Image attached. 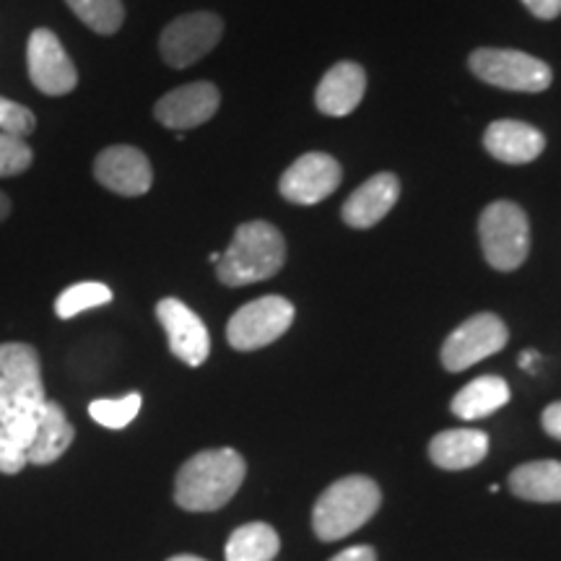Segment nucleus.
Instances as JSON below:
<instances>
[{
    "instance_id": "obj_1",
    "label": "nucleus",
    "mask_w": 561,
    "mask_h": 561,
    "mask_svg": "<svg viewBox=\"0 0 561 561\" xmlns=\"http://www.w3.org/2000/svg\"><path fill=\"white\" fill-rule=\"evenodd\" d=\"M45 401L37 351L30 343H0V473L13 476L26 466Z\"/></svg>"
},
{
    "instance_id": "obj_2",
    "label": "nucleus",
    "mask_w": 561,
    "mask_h": 561,
    "mask_svg": "<svg viewBox=\"0 0 561 561\" xmlns=\"http://www.w3.org/2000/svg\"><path fill=\"white\" fill-rule=\"evenodd\" d=\"M248 473L237 450H206L193 455L174 481V502L187 512H214L237 494Z\"/></svg>"
},
{
    "instance_id": "obj_3",
    "label": "nucleus",
    "mask_w": 561,
    "mask_h": 561,
    "mask_svg": "<svg viewBox=\"0 0 561 561\" xmlns=\"http://www.w3.org/2000/svg\"><path fill=\"white\" fill-rule=\"evenodd\" d=\"M286 242L276 227L265 221H248L234 231V240L221 252L216 276L224 286H248L265 280L284 268Z\"/></svg>"
},
{
    "instance_id": "obj_4",
    "label": "nucleus",
    "mask_w": 561,
    "mask_h": 561,
    "mask_svg": "<svg viewBox=\"0 0 561 561\" xmlns=\"http://www.w3.org/2000/svg\"><path fill=\"white\" fill-rule=\"evenodd\" d=\"M380 486L367 476H346L322 491L312 510V528L320 541H341L359 530L380 510Z\"/></svg>"
},
{
    "instance_id": "obj_5",
    "label": "nucleus",
    "mask_w": 561,
    "mask_h": 561,
    "mask_svg": "<svg viewBox=\"0 0 561 561\" xmlns=\"http://www.w3.org/2000/svg\"><path fill=\"white\" fill-rule=\"evenodd\" d=\"M483 257L494 271H517L530 252V224L525 210L512 201H496L479 219Z\"/></svg>"
},
{
    "instance_id": "obj_6",
    "label": "nucleus",
    "mask_w": 561,
    "mask_h": 561,
    "mask_svg": "<svg viewBox=\"0 0 561 561\" xmlns=\"http://www.w3.org/2000/svg\"><path fill=\"white\" fill-rule=\"evenodd\" d=\"M468 66L483 83L496 89L525 91V94H538L551 87V68L543 60L533 58L520 50H496V47H483L476 50Z\"/></svg>"
},
{
    "instance_id": "obj_7",
    "label": "nucleus",
    "mask_w": 561,
    "mask_h": 561,
    "mask_svg": "<svg viewBox=\"0 0 561 561\" xmlns=\"http://www.w3.org/2000/svg\"><path fill=\"white\" fill-rule=\"evenodd\" d=\"M294 305L284 297H261L231 314L227 341L237 351H255L278 341L291 328Z\"/></svg>"
},
{
    "instance_id": "obj_8",
    "label": "nucleus",
    "mask_w": 561,
    "mask_h": 561,
    "mask_svg": "<svg viewBox=\"0 0 561 561\" xmlns=\"http://www.w3.org/2000/svg\"><path fill=\"white\" fill-rule=\"evenodd\" d=\"M510 333L507 325L491 312L473 314L471 320L462 322L460 328H455L450 339L442 346V364L447 371H462L471 369L473 364L486 359V356L496 354L507 346Z\"/></svg>"
},
{
    "instance_id": "obj_9",
    "label": "nucleus",
    "mask_w": 561,
    "mask_h": 561,
    "mask_svg": "<svg viewBox=\"0 0 561 561\" xmlns=\"http://www.w3.org/2000/svg\"><path fill=\"white\" fill-rule=\"evenodd\" d=\"M224 34V24L216 13L198 11L187 16L174 19L164 32H161L159 50L167 66L187 68L198 62L219 45Z\"/></svg>"
},
{
    "instance_id": "obj_10",
    "label": "nucleus",
    "mask_w": 561,
    "mask_h": 561,
    "mask_svg": "<svg viewBox=\"0 0 561 561\" xmlns=\"http://www.w3.org/2000/svg\"><path fill=\"white\" fill-rule=\"evenodd\" d=\"M26 66H30V79L42 94L62 96L76 89L79 73L70 62L68 53L62 50L60 39L50 30H34L26 47Z\"/></svg>"
},
{
    "instance_id": "obj_11",
    "label": "nucleus",
    "mask_w": 561,
    "mask_h": 561,
    "mask_svg": "<svg viewBox=\"0 0 561 561\" xmlns=\"http://www.w3.org/2000/svg\"><path fill=\"white\" fill-rule=\"evenodd\" d=\"M341 185V164L328 153H305L280 178L278 191L297 206H314Z\"/></svg>"
},
{
    "instance_id": "obj_12",
    "label": "nucleus",
    "mask_w": 561,
    "mask_h": 561,
    "mask_svg": "<svg viewBox=\"0 0 561 561\" xmlns=\"http://www.w3.org/2000/svg\"><path fill=\"white\" fill-rule=\"evenodd\" d=\"M94 178L107 191L136 198L151 191V161L136 146H110L94 161Z\"/></svg>"
},
{
    "instance_id": "obj_13",
    "label": "nucleus",
    "mask_w": 561,
    "mask_h": 561,
    "mask_svg": "<svg viewBox=\"0 0 561 561\" xmlns=\"http://www.w3.org/2000/svg\"><path fill=\"white\" fill-rule=\"evenodd\" d=\"M157 318L170 339L172 354L187 367H201L210 354V339L203 320L195 314L185 301L161 299L157 305Z\"/></svg>"
},
{
    "instance_id": "obj_14",
    "label": "nucleus",
    "mask_w": 561,
    "mask_h": 561,
    "mask_svg": "<svg viewBox=\"0 0 561 561\" xmlns=\"http://www.w3.org/2000/svg\"><path fill=\"white\" fill-rule=\"evenodd\" d=\"M219 102V89L208 81H198L161 96L153 107V115L170 130H193L216 115Z\"/></svg>"
},
{
    "instance_id": "obj_15",
    "label": "nucleus",
    "mask_w": 561,
    "mask_h": 561,
    "mask_svg": "<svg viewBox=\"0 0 561 561\" xmlns=\"http://www.w3.org/2000/svg\"><path fill=\"white\" fill-rule=\"evenodd\" d=\"M401 198V182L392 172H380L356 187L343 203V221L354 229H369L380 224Z\"/></svg>"
},
{
    "instance_id": "obj_16",
    "label": "nucleus",
    "mask_w": 561,
    "mask_h": 561,
    "mask_svg": "<svg viewBox=\"0 0 561 561\" xmlns=\"http://www.w3.org/2000/svg\"><path fill=\"white\" fill-rule=\"evenodd\" d=\"M483 146L504 164H528L546 149V136L530 123L496 121L483 133Z\"/></svg>"
},
{
    "instance_id": "obj_17",
    "label": "nucleus",
    "mask_w": 561,
    "mask_h": 561,
    "mask_svg": "<svg viewBox=\"0 0 561 561\" xmlns=\"http://www.w3.org/2000/svg\"><path fill=\"white\" fill-rule=\"evenodd\" d=\"M364 89H367V73L356 62H339L322 76L318 91H314V104L322 115L343 117L351 115L359 102L364 100Z\"/></svg>"
},
{
    "instance_id": "obj_18",
    "label": "nucleus",
    "mask_w": 561,
    "mask_h": 561,
    "mask_svg": "<svg viewBox=\"0 0 561 561\" xmlns=\"http://www.w3.org/2000/svg\"><path fill=\"white\" fill-rule=\"evenodd\" d=\"M76 437V430L66 419V411L55 401H45L39 409L37 426H34L32 442L26 447V462L32 466H50L68 450Z\"/></svg>"
},
{
    "instance_id": "obj_19",
    "label": "nucleus",
    "mask_w": 561,
    "mask_h": 561,
    "mask_svg": "<svg viewBox=\"0 0 561 561\" xmlns=\"http://www.w3.org/2000/svg\"><path fill=\"white\" fill-rule=\"evenodd\" d=\"M489 453V437L476 430H450L439 432L430 442V458L434 466L445 471H466L479 466Z\"/></svg>"
},
{
    "instance_id": "obj_20",
    "label": "nucleus",
    "mask_w": 561,
    "mask_h": 561,
    "mask_svg": "<svg viewBox=\"0 0 561 561\" xmlns=\"http://www.w3.org/2000/svg\"><path fill=\"white\" fill-rule=\"evenodd\" d=\"M510 489L512 494L525 502H561V462H525V466L512 471Z\"/></svg>"
},
{
    "instance_id": "obj_21",
    "label": "nucleus",
    "mask_w": 561,
    "mask_h": 561,
    "mask_svg": "<svg viewBox=\"0 0 561 561\" xmlns=\"http://www.w3.org/2000/svg\"><path fill=\"white\" fill-rule=\"evenodd\" d=\"M510 403V385L507 380L496 375L479 377V380L468 382L458 396L453 398V413L455 416L473 421L491 416L494 411H500L502 405Z\"/></svg>"
},
{
    "instance_id": "obj_22",
    "label": "nucleus",
    "mask_w": 561,
    "mask_h": 561,
    "mask_svg": "<svg viewBox=\"0 0 561 561\" xmlns=\"http://www.w3.org/2000/svg\"><path fill=\"white\" fill-rule=\"evenodd\" d=\"M278 549V533L268 523H248L229 536L227 561H273Z\"/></svg>"
},
{
    "instance_id": "obj_23",
    "label": "nucleus",
    "mask_w": 561,
    "mask_h": 561,
    "mask_svg": "<svg viewBox=\"0 0 561 561\" xmlns=\"http://www.w3.org/2000/svg\"><path fill=\"white\" fill-rule=\"evenodd\" d=\"M66 3L96 34H115L125 21L121 0H66Z\"/></svg>"
},
{
    "instance_id": "obj_24",
    "label": "nucleus",
    "mask_w": 561,
    "mask_h": 561,
    "mask_svg": "<svg viewBox=\"0 0 561 561\" xmlns=\"http://www.w3.org/2000/svg\"><path fill=\"white\" fill-rule=\"evenodd\" d=\"M107 301H112L110 286L96 284V280H83V284L68 286V289L60 294L58 301H55V312H58L60 320H70L76 318V314L107 305Z\"/></svg>"
},
{
    "instance_id": "obj_25",
    "label": "nucleus",
    "mask_w": 561,
    "mask_h": 561,
    "mask_svg": "<svg viewBox=\"0 0 561 561\" xmlns=\"http://www.w3.org/2000/svg\"><path fill=\"white\" fill-rule=\"evenodd\" d=\"M140 396L138 392H130L125 398H115V401H94L89 405V416L96 421V424L107 426V430H125L133 419L138 416L140 411Z\"/></svg>"
},
{
    "instance_id": "obj_26",
    "label": "nucleus",
    "mask_w": 561,
    "mask_h": 561,
    "mask_svg": "<svg viewBox=\"0 0 561 561\" xmlns=\"http://www.w3.org/2000/svg\"><path fill=\"white\" fill-rule=\"evenodd\" d=\"M34 153L24 138L0 133V178H13V174L26 172L32 167Z\"/></svg>"
},
{
    "instance_id": "obj_27",
    "label": "nucleus",
    "mask_w": 561,
    "mask_h": 561,
    "mask_svg": "<svg viewBox=\"0 0 561 561\" xmlns=\"http://www.w3.org/2000/svg\"><path fill=\"white\" fill-rule=\"evenodd\" d=\"M34 128H37V121H34L32 110H26L24 104L0 96V133L26 138Z\"/></svg>"
},
{
    "instance_id": "obj_28",
    "label": "nucleus",
    "mask_w": 561,
    "mask_h": 561,
    "mask_svg": "<svg viewBox=\"0 0 561 561\" xmlns=\"http://www.w3.org/2000/svg\"><path fill=\"white\" fill-rule=\"evenodd\" d=\"M525 9H528L536 19L551 21L561 13V0H523Z\"/></svg>"
},
{
    "instance_id": "obj_29",
    "label": "nucleus",
    "mask_w": 561,
    "mask_h": 561,
    "mask_svg": "<svg viewBox=\"0 0 561 561\" xmlns=\"http://www.w3.org/2000/svg\"><path fill=\"white\" fill-rule=\"evenodd\" d=\"M546 434H551L553 439H561V401L559 403H551L549 409L543 411V419H541Z\"/></svg>"
},
{
    "instance_id": "obj_30",
    "label": "nucleus",
    "mask_w": 561,
    "mask_h": 561,
    "mask_svg": "<svg viewBox=\"0 0 561 561\" xmlns=\"http://www.w3.org/2000/svg\"><path fill=\"white\" fill-rule=\"evenodd\" d=\"M331 561H377V553L371 546H351V549L341 551L339 557H333Z\"/></svg>"
},
{
    "instance_id": "obj_31",
    "label": "nucleus",
    "mask_w": 561,
    "mask_h": 561,
    "mask_svg": "<svg viewBox=\"0 0 561 561\" xmlns=\"http://www.w3.org/2000/svg\"><path fill=\"white\" fill-rule=\"evenodd\" d=\"M538 362V354L536 351H525V354L520 356V367L523 369H533V364Z\"/></svg>"
},
{
    "instance_id": "obj_32",
    "label": "nucleus",
    "mask_w": 561,
    "mask_h": 561,
    "mask_svg": "<svg viewBox=\"0 0 561 561\" xmlns=\"http://www.w3.org/2000/svg\"><path fill=\"white\" fill-rule=\"evenodd\" d=\"M9 214H11V201H9V195L0 193V221H3Z\"/></svg>"
},
{
    "instance_id": "obj_33",
    "label": "nucleus",
    "mask_w": 561,
    "mask_h": 561,
    "mask_svg": "<svg viewBox=\"0 0 561 561\" xmlns=\"http://www.w3.org/2000/svg\"><path fill=\"white\" fill-rule=\"evenodd\" d=\"M167 561H206V559L191 557V553H182V557H172V559H167Z\"/></svg>"
},
{
    "instance_id": "obj_34",
    "label": "nucleus",
    "mask_w": 561,
    "mask_h": 561,
    "mask_svg": "<svg viewBox=\"0 0 561 561\" xmlns=\"http://www.w3.org/2000/svg\"><path fill=\"white\" fill-rule=\"evenodd\" d=\"M208 261H210V263H219V261H221V252H214V255H210Z\"/></svg>"
}]
</instances>
